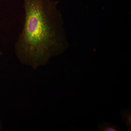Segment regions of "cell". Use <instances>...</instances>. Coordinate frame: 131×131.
<instances>
[{
	"label": "cell",
	"mask_w": 131,
	"mask_h": 131,
	"mask_svg": "<svg viewBox=\"0 0 131 131\" xmlns=\"http://www.w3.org/2000/svg\"><path fill=\"white\" fill-rule=\"evenodd\" d=\"M55 4L51 0H24L25 22L15 51L21 61L33 67L45 63L58 46Z\"/></svg>",
	"instance_id": "obj_1"
},
{
	"label": "cell",
	"mask_w": 131,
	"mask_h": 131,
	"mask_svg": "<svg viewBox=\"0 0 131 131\" xmlns=\"http://www.w3.org/2000/svg\"><path fill=\"white\" fill-rule=\"evenodd\" d=\"M2 52L1 49H0V55H2Z\"/></svg>",
	"instance_id": "obj_4"
},
{
	"label": "cell",
	"mask_w": 131,
	"mask_h": 131,
	"mask_svg": "<svg viewBox=\"0 0 131 131\" xmlns=\"http://www.w3.org/2000/svg\"><path fill=\"white\" fill-rule=\"evenodd\" d=\"M131 109H126L121 111V116L127 127L130 131L131 129Z\"/></svg>",
	"instance_id": "obj_2"
},
{
	"label": "cell",
	"mask_w": 131,
	"mask_h": 131,
	"mask_svg": "<svg viewBox=\"0 0 131 131\" xmlns=\"http://www.w3.org/2000/svg\"><path fill=\"white\" fill-rule=\"evenodd\" d=\"M98 130L101 131H120L121 130L115 125L103 122L98 126Z\"/></svg>",
	"instance_id": "obj_3"
}]
</instances>
